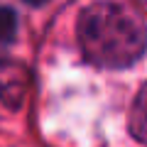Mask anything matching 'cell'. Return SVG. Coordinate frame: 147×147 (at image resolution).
Segmentation results:
<instances>
[{"instance_id": "3957f363", "label": "cell", "mask_w": 147, "mask_h": 147, "mask_svg": "<svg viewBox=\"0 0 147 147\" xmlns=\"http://www.w3.org/2000/svg\"><path fill=\"white\" fill-rule=\"evenodd\" d=\"M127 127H130V135L137 142L147 145V84L137 91L135 100H132L130 108V118H127Z\"/></svg>"}, {"instance_id": "5b68a950", "label": "cell", "mask_w": 147, "mask_h": 147, "mask_svg": "<svg viewBox=\"0 0 147 147\" xmlns=\"http://www.w3.org/2000/svg\"><path fill=\"white\" fill-rule=\"evenodd\" d=\"M27 5H34V7H39V5H44V3H47V0H25Z\"/></svg>"}, {"instance_id": "277c9868", "label": "cell", "mask_w": 147, "mask_h": 147, "mask_svg": "<svg viewBox=\"0 0 147 147\" xmlns=\"http://www.w3.org/2000/svg\"><path fill=\"white\" fill-rule=\"evenodd\" d=\"M17 34V15L12 7L0 5V44L12 42Z\"/></svg>"}, {"instance_id": "7a4b0ae2", "label": "cell", "mask_w": 147, "mask_h": 147, "mask_svg": "<svg viewBox=\"0 0 147 147\" xmlns=\"http://www.w3.org/2000/svg\"><path fill=\"white\" fill-rule=\"evenodd\" d=\"M30 88V71L27 66L10 59L0 61V98L7 108H20Z\"/></svg>"}, {"instance_id": "6da1fadb", "label": "cell", "mask_w": 147, "mask_h": 147, "mask_svg": "<svg viewBox=\"0 0 147 147\" xmlns=\"http://www.w3.org/2000/svg\"><path fill=\"white\" fill-rule=\"evenodd\" d=\"M81 54L98 69H127L147 49V27L130 7L118 3H93L76 22Z\"/></svg>"}]
</instances>
